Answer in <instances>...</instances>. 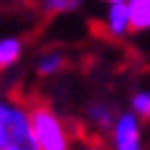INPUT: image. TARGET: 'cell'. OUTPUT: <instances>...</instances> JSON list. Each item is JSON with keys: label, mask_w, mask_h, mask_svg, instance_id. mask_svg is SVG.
Masks as SVG:
<instances>
[{"label": "cell", "mask_w": 150, "mask_h": 150, "mask_svg": "<svg viewBox=\"0 0 150 150\" xmlns=\"http://www.w3.org/2000/svg\"><path fill=\"white\" fill-rule=\"evenodd\" d=\"M120 112L115 110V104L107 102V99H94V102L87 104V110H84V120H87V125L92 130H97L99 135H110L112 125H115V120H117Z\"/></svg>", "instance_id": "4"}, {"label": "cell", "mask_w": 150, "mask_h": 150, "mask_svg": "<svg viewBox=\"0 0 150 150\" xmlns=\"http://www.w3.org/2000/svg\"><path fill=\"white\" fill-rule=\"evenodd\" d=\"M23 59V41L18 36H0V71L18 66Z\"/></svg>", "instance_id": "7"}, {"label": "cell", "mask_w": 150, "mask_h": 150, "mask_svg": "<svg viewBox=\"0 0 150 150\" xmlns=\"http://www.w3.org/2000/svg\"><path fill=\"white\" fill-rule=\"evenodd\" d=\"M104 5H122V3H127V0H102Z\"/></svg>", "instance_id": "12"}, {"label": "cell", "mask_w": 150, "mask_h": 150, "mask_svg": "<svg viewBox=\"0 0 150 150\" xmlns=\"http://www.w3.org/2000/svg\"><path fill=\"white\" fill-rule=\"evenodd\" d=\"M130 112H135L140 120H150V89H137L130 97Z\"/></svg>", "instance_id": "10"}, {"label": "cell", "mask_w": 150, "mask_h": 150, "mask_svg": "<svg viewBox=\"0 0 150 150\" xmlns=\"http://www.w3.org/2000/svg\"><path fill=\"white\" fill-rule=\"evenodd\" d=\"M110 150H142V120L135 112H120L110 135Z\"/></svg>", "instance_id": "3"}, {"label": "cell", "mask_w": 150, "mask_h": 150, "mask_svg": "<svg viewBox=\"0 0 150 150\" xmlns=\"http://www.w3.org/2000/svg\"><path fill=\"white\" fill-rule=\"evenodd\" d=\"M31 125L38 150H74V127L51 107V104H31Z\"/></svg>", "instance_id": "2"}, {"label": "cell", "mask_w": 150, "mask_h": 150, "mask_svg": "<svg viewBox=\"0 0 150 150\" xmlns=\"http://www.w3.org/2000/svg\"><path fill=\"white\" fill-rule=\"evenodd\" d=\"M84 0H38V8L46 13L48 18L54 16H64V13H74L81 8Z\"/></svg>", "instance_id": "9"}, {"label": "cell", "mask_w": 150, "mask_h": 150, "mask_svg": "<svg viewBox=\"0 0 150 150\" xmlns=\"http://www.w3.org/2000/svg\"><path fill=\"white\" fill-rule=\"evenodd\" d=\"M102 28L110 38H125L132 33V21H130V8L127 3L122 5H107L102 18Z\"/></svg>", "instance_id": "5"}, {"label": "cell", "mask_w": 150, "mask_h": 150, "mask_svg": "<svg viewBox=\"0 0 150 150\" xmlns=\"http://www.w3.org/2000/svg\"><path fill=\"white\" fill-rule=\"evenodd\" d=\"M74 150H107L102 145V142H97V140H81L74 145Z\"/></svg>", "instance_id": "11"}, {"label": "cell", "mask_w": 150, "mask_h": 150, "mask_svg": "<svg viewBox=\"0 0 150 150\" xmlns=\"http://www.w3.org/2000/svg\"><path fill=\"white\" fill-rule=\"evenodd\" d=\"M127 8H130L132 31L135 33L150 31V0H127Z\"/></svg>", "instance_id": "8"}, {"label": "cell", "mask_w": 150, "mask_h": 150, "mask_svg": "<svg viewBox=\"0 0 150 150\" xmlns=\"http://www.w3.org/2000/svg\"><path fill=\"white\" fill-rule=\"evenodd\" d=\"M64 66H66V56L59 51V48H48V51H41L36 56V74L38 76H56L61 74Z\"/></svg>", "instance_id": "6"}, {"label": "cell", "mask_w": 150, "mask_h": 150, "mask_svg": "<svg viewBox=\"0 0 150 150\" xmlns=\"http://www.w3.org/2000/svg\"><path fill=\"white\" fill-rule=\"evenodd\" d=\"M0 150H38L31 125V107L0 94Z\"/></svg>", "instance_id": "1"}]
</instances>
